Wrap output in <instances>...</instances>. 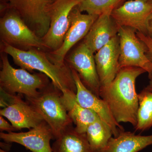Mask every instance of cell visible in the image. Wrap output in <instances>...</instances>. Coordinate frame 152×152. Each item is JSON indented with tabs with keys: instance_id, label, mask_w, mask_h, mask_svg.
Returning <instances> with one entry per match:
<instances>
[{
	"instance_id": "cell-1",
	"label": "cell",
	"mask_w": 152,
	"mask_h": 152,
	"mask_svg": "<svg viewBox=\"0 0 152 152\" xmlns=\"http://www.w3.org/2000/svg\"><path fill=\"white\" fill-rule=\"evenodd\" d=\"M145 71L136 67L121 68L108 86L101 88L99 96L105 101L117 122L128 123L134 127L137 123L139 108L136 80Z\"/></svg>"
},
{
	"instance_id": "cell-2",
	"label": "cell",
	"mask_w": 152,
	"mask_h": 152,
	"mask_svg": "<svg viewBox=\"0 0 152 152\" xmlns=\"http://www.w3.org/2000/svg\"><path fill=\"white\" fill-rule=\"evenodd\" d=\"M1 52L10 55L15 64L22 69L31 72L39 71L50 79L56 88L61 91L69 89L76 93V87L73 77L72 70L66 63L59 66L51 61L46 52L38 49L23 50L1 41Z\"/></svg>"
},
{
	"instance_id": "cell-3",
	"label": "cell",
	"mask_w": 152,
	"mask_h": 152,
	"mask_svg": "<svg viewBox=\"0 0 152 152\" xmlns=\"http://www.w3.org/2000/svg\"><path fill=\"white\" fill-rule=\"evenodd\" d=\"M1 90L8 94H18L25 95L26 98H35L50 84V78L45 74H32L24 69L12 66L5 53L1 52Z\"/></svg>"
},
{
	"instance_id": "cell-4",
	"label": "cell",
	"mask_w": 152,
	"mask_h": 152,
	"mask_svg": "<svg viewBox=\"0 0 152 152\" xmlns=\"http://www.w3.org/2000/svg\"><path fill=\"white\" fill-rule=\"evenodd\" d=\"M61 95L62 92L52 83L37 97L26 98L51 128L54 140L73 126V123L63 103Z\"/></svg>"
},
{
	"instance_id": "cell-5",
	"label": "cell",
	"mask_w": 152,
	"mask_h": 152,
	"mask_svg": "<svg viewBox=\"0 0 152 152\" xmlns=\"http://www.w3.org/2000/svg\"><path fill=\"white\" fill-rule=\"evenodd\" d=\"M0 34L1 41L16 48L23 50L36 49L46 51L42 38L11 8L4 12L0 19Z\"/></svg>"
},
{
	"instance_id": "cell-6",
	"label": "cell",
	"mask_w": 152,
	"mask_h": 152,
	"mask_svg": "<svg viewBox=\"0 0 152 152\" xmlns=\"http://www.w3.org/2000/svg\"><path fill=\"white\" fill-rule=\"evenodd\" d=\"M81 1L53 0L48 7L47 12L50 19V27L47 34L42 38L44 46L48 52L56 50L62 45L69 27L71 11Z\"/></svg>"
},
{
	"instance_id": "cell-7",
	"label": "cell",
	"mask_w": 152,
	"mask_h": 152,
	"mask_svg": "<svg viewBox=\"0 0 152 152\" xmlns=\"http://www.w3.org/2000/svg\"><path fill=\"white\" fill-rule=\"evenodd\" d=\"M136 30L128 27H119L118 35L119 39L120 69L136 67L143 69L152 77V63L147 57V47L136 34Z\"/></svg>"
},
{
	"instance_id": "cell-8",
	"label": "cell",
	"mask_w": 152,
	"mask_h": 152,
	"mask_svg": "<svg viewBox=\"0 0 152 152\" xmlns=\"http://www.w3.org/2000/svg\"><path fill=\"white\" fill-rule=\"evenodd\" d=\"M98 17L95 15L82 13L77 7L74 8L70 14L69 27L65 36L62 45L56 50L46 52L49 60L57 65H65L66 58L69 52L76 44L86 36Z\"/></svg>"
},
{
	"instance_id": "cell-9",
	"label": "cell",
	"mask_w": 152,
	"mask_h": 152,
	"mask_svg": "<svg viewBox=\"0 0 152 152\" xmlns=\"http://www.w3.org/2000/svg\"><path fill=\"white\" fill-rule=\"evenodd\" d=\"M111 16L119 27L133 28L147 35L152 3L148 0H130L114 10Z\"/></svg>"
},
{
	"instance_id": "cell-10",
	"label": "cell",
	"mask_w": 152,
	"mask_h": 152,
	"mask_svg": "<svg viewBox=\"0 0 152 152\" xmlns=\"http://www.w3.org/2000/svg\"><path fill=\"white\" fill-rule=\"evenodd\" d=\"M53 1L7 0V1L10 8L16 12L28 26L42 38L50 27L47 9Z\"/></svg>"
},
{
	"instance_id": "cell-11",
	"label": "cell",
	"mask_w": 152,
	"mask_h": 152,
	"mask_svg": "<svg viewBox=\"0 0 152 152\" xmlns=\"http://www.w3.org/2000/svg\"><path fill=\"white\" fill-rule=\"evenodd\" d=\"M94 54L82 41L66 57L65 61L71 69L77 72L83 84L100 97L101 85Z\"/></svg>"
},
{
	"instance_id": "cell-12",
	"label": "cell",
	"mask_w": 152,
	"mask_h": 152,
	"mask_svg": "<svg viewBox=\"0 0 152 152\" xmlns=\"http://www.w3.org/2000/svg\"><path fill=\"white\" fill-rule=\"evenodd\" d=\"M71 70L77 89V99L79 104L94 112L102 121L107 123L111 129L114 137H117L121 132L125 131L121 124L117 122L114 118L105 101L90 91L82 83L77 72L72 69Z\"/></svg>"
},
{
	"instance_id": "cell-13",
	"label": "cell",
	"mask_w": 152,
	"mask_h": 152,
	"mask_svg": "<svg viewBox=\"0 0 152 152\" xmlns=\"http://www.w3.org/2000/svg\"><path fill=\"white\" fill-rule=\"evenodd\" d=\"M0 138L7 143L20 144L32 152H53L50 141L54 138L45 121L26 132H1Z\"/></svg>"
},
{
	"instance_id": "cell-14",
	"label": "cell",
	"mask_w": 152,
	"mask_h": 152,
	"mask_svg": "<svg viewBox=\"0 0 152 152\" xmlns=\"http://www.w3.org/2000/svg\"><path fill=\"white\" fill-rule=\"evenodd\" d=\"M119 56L118 35L95 53V61L101 88L108 86L115 77L120 69Z\"/></svg>"
},
{
	"instance_id": "cell-15",
	"label": "cell",
	"mask_w": 152,
	"mask_h": 152,
	"mask_svg": "<svg viewBox=\"0 0 152 152\" xmlns=\"http://www.w3.org/2000/svg\"><path fill=\"white\" fill-rule=\"evenodd\" d=\"M10 96V102L1 109L0 115L7 118L17 131L26 128L31 129L44 121L28 102L15 95Z\"/></svg>"
},
{
	"instance_id": "cell-16",
	"label": "cell",
	"mask_w": 152,
	"mask_h": 152,
	"mask_svg": "<svg viewBox=\"0 0 152 152\" xmlns=\"http://www.w3.org/2000/svg\"><path fill=\"white\" fill-rule=\"evenodd\" d=\"M119 28L111 14H102L93 23L83 42L96 53L118 35Z\"/></svg>"
},
{
	"instance_id": "cell-17",
	"label": "cell",
	"mask_w": 152,
	"mask_h": 152,
	"mask_svg": "<svg viewBox=\"0 0 152 152\" xmlns=\"http://www.w3.org/2000/svg\"><path fill=\"white\" fill-rule=\"evenodd\" d=\"M61 92L62 101L69 116L75 125V129L78 132L86 134L89 125L99 118L94 112L79 104L74 91L65 89Z\"/></svg>"
},
{
	"instance_id": "cell-18",
	"label": "cell",
	"mask_w": 152,
	"mask_h": 152,
	"mask_svg": "<svg viewBox=\"0 0 152 152\" xmlns=\"http://www.w3.org/2000/svg\"><path fill=\"white\" fill-rule=\"evenodd\" d=\"M152 145V134L142 136L123 131L112 137L106 146L98 152H138Z\"/></svg>"
},
{
	"instance_id": "cell-19",
	"label": "cell",
	"mask_w": 152,
	"mask_h": 152,
	"mask_svg": "<svg viewBox=\"0 0 152 152\" xmlns=\"http://www.w3.org/2000/svg\"><path fill=\"white\" fill-rule=\"evenodd\" d=\"M52 148L53 152H95L86 134L78 132L73 126L56 140Z\"/></svg>"
},
{
	"instance_id": "cell-20",
	"label": "cell",
	"mask_w": 152,
	"mask_h": 152,
	"mask_svg": "<svg viewBox=\"0 0 152 152\" xmlns=\"http://www.w3.org/2000/svg\"><path fill=\"white\" fill-rule=\"evenodd\" d=\"M86 134L88 141L95 152L104 148L113 136L110 126L99 118L89 125Z\"/></svg>"
},
{
	"instance_id": "cell-21",
	"label": "cell",
	"mask_w": 152,
	"mask_h": 152,
	"mask_svg": "<svg viewBox=\"0 0 152 152\" xmlns=\"http://www.w3.org/2000/svg\"><path fill=\"white\" fill-rule=\"evenodd\" d=\"M139 108L135 131L148 130L152 127V91L144 89L138 94Z\"/></svg>"
},
{
	"instance_id": "cell-22",
	"label": "cell",
	"mask_w": 152,
	"mask_h": 152,
	"mask_svg": "<svg viewBox=\"0 0 152 152\" xmlns=\"http://www.w3.org/2000/svg\"><path fill=\"white\" fill-rule=\"evenodd\" d=\"M124 0H81L77 8L80 11L99 16L104 14H111Z\"/></svg>"
},
{
	"instance_id": "cell-23",
	"label": "cell",
	"mask_w": 152,
	"mask_h": 152,
	"mask_svg": "<svg viewBox=\"0 0 152 152\" xmlns=\"http://www.w3.org/2000/svg\"><path fill=\"white\" fill-rule=\"evenodd\" d=\"M138 37L142 41L147 47L146 56L148 59L152 63V39L148 36L140 32H136Z\"/></svg>"
},
{
	"instance_id": "cell-24",
	"label": "cell",
	"mask_w": 152,
	"mask_h": 152,
	"mask_svg": "<svg viewBox=\"0 0 152 152\" xmlns=\"http://www.w3.org/2000/svg\"><path fill=\"white\" fill-rule=\"evenodd\" d=\"M0 130L1 132L7 131L8 132L17 131L16 129L12 125L10 124L2 115H0Z\"/></svg>"
},
{
	"instance_id": "cell-25",
	"label": "cell",
	"mask_w": 152,
	"mask_h": 152,
	"mask_svg": "<svg viewBox=\"0 0 152 152\" xmlns=\"http://www.w3.org/2000/svg\"><path fill=\"white\" fill-rule=\"evenodd\" d=\"M147 35L152 39V16L149 21Z\"/></svg>"
},
{
	"instance_id": "cell-26",
	"label": "cell",
	"mask_w": 152,
	"mask_h": 152,
	"mask_svg": "<svg viewBox=\"0 0 152 152\" xmlns=\"http://www.w3.org/2000/svg\"><path fill=\"white\" fill-rule=\"evenodd\" d=\"M150 81L149 84L144 89L147 90V91H152V77L150 79Z\"/></svg>"
},
{
	"instance_id": "cell-27",
	"label": "cell",
	"mask_w": 152,
	"mask_h": 152,
	"mask_svg": "<svg viewBox=\"0 0 152 152\" xmlns=\"http://www.w3.org/2000/svg\"><path fill=\"white\" fill-rule=\"evenodd\" d=\"M0 152H7L6 151H4V150H3L2 149H1L0 150Z\"/></svg>"
},
{
	"instance_id": "cell-28",
	"label": "cell",
	"mask_w": 152,
	"mask_h": 152,
	"mask_svg": "<svg viewBox=\"0 0 152 152\" xmlns=\"http://www.w3.org/2000/svg\"><path fill=\"white\" fill-rule=\"evenodd\" d=\"M150 2H151V3H152V0H148Z\"/></svg>"
}]
</instances>
